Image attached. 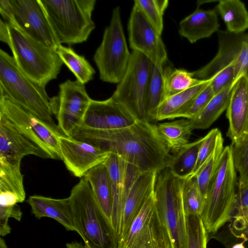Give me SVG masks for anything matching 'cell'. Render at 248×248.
<instances>
[{"label":"cell","instance_id":"19","mask_svg":"<svg viewBox=\"0 0 248 248\" xmlns=\"http://www.w3.org/2000/svg\"><path fill=\"white\" fill-rule=\"evenodd\" d=\"M44 159L51 156L24 135L14 124L0 114V161L21 162L27 155Z\"/></svg>","mask_w":248,"mask_h":248},{"label":"cell","instance_id":"48","mask_svg":"<svg viewBox=\"0 0 248 248\" xmlns=\"http://www.w3.org/2000/svg\"><path fill=\"white\" fill-rule=\"evenodd\" d=\"M245 76L247 77V78L248 79V69L247 70V71L246 72V74H245Z\"/></svg>","mask_w":248,"mask_h":248},{"label":"cell","instance_id":"6","mask_svg":"<svg viewBox=\"0 0 248 248\" xmlns=\"http://www.w3.org/2000/svg\"><path fill=\"white\" fill-rule=\"evenodd\" d=\"M59 42L69 46L86 42L95 28V0H40Z\"/></svg>","mask_w":248,"mask_h":248},{"label":"cell","instance_id":"13","mask_svg":"<svg viewBox=\"0 0 248 248\" xmlns=\"http://www.w3.org/2000/svg\"><path fill=\"white\" fill-rule=\"evenodd\" d=\"M52 99L58 126L64 135L71 137L82 124L92 99L85 85L77 80L60 84L58 95Z\"/></svg>","mask_w":248,"mask_h":248},{"label":"cell","instance_id":"44","mask_svg":"<svg viewBox=\"0 0 248 248\" xmlns=\"http://www.w3.org/2000/svg\"><path fill=\"white\" fill-rule=\"evenodd\" d=\"M232 222V232H244L248 231V213L244 216L233 219Z\"/></svg>","mask_w":248,"mask_h":248},{"label":"cell","instance_id":"27","mask_svg":"<svg viewBox=\"0 0 248 248\" xmlns=\"http://www.w3.org/2000/svg\"><path fill=\"white\" fill-rule=\"evenodd\" d=\"M156 127L159 135L173 154L189 143L193 130L190 120L187 119L158 123Z\"/></svg>","mask_w":248,"mask_h":248},{"label":"cell","instance_id":"30","mask_svg":"<svg viewBox=\"0 0 248 248\" xmlns=\"http://www.w3.org/2000/svg\"><path fill=\"white\" fill-rule=\"evenodd\" d=\"M236 82L215 95L199 114L194 119H190L193 130L208 128L227 109Z\"/></svg>","mask_w":248,"mask_h":248},{"label":"cell","instance_id":"10","mask_svg":"<svg viewBox=\"0 0 248 248\" xmlns=\"http://www.w3.org/2000/svg\"><path fill=\"white\" fill-rule=\"evenodd\" d=\"M117 248H172L170 233L155 204L154 191L119 239Z\"/></svg>","mask_w":248,"mask_h":248},{"label":"cell","instance_id":"39","mask_svg":"<svg viewBox=\"0 0 248 248\" xmlns=\"http://www.w3.org/2000/svg\"><path fill=\"white\" fill-rule=\"evenodd\" d=\"M222 139V134L217 128L212 129L204 137V140L199 149L196 164L191 176L196 175Z\"/></svg>","mask_w":248,"mask_h":248},{"label":"cell","instance_id":"32","mask_svg":"<svg viewBox=\"0 0 248 248\" xmlns=\"http://www.w3.org/2000/svg\"><path fill=\"white\" fill-rule=\"evenodd\" d=\"M56 51L77 80L85 85L93 78L95 71L83 56L77 53L71 47L62 45L57 48Z\"/></svg>","mask_w":248,"mask_h":248},{"label":"cell","instance_id":"24","mask_svg":"<svg viewBox=\"0 0 248 248\" xmlns=\"http://www.w3.org/2000/svg\"><path fill=\"white\" fill-rule=\"evenodd\" d=\"M20 163L0 161V206H14L25 199Z\"/></svg>","mask_w":248,"mask_h":248},{"label":"cell","instance_id":"34","mask_svg":"<svg viewBox=\"0 0 248 248\" xmlns=\"http://www.w3.org/2000/svg\"><path fill=\"white\" fill-rule=\"evenodd\" d=\"M182 199L186 216H201L204 210L205 199L200 191L195 176L185 180Z\"/></svg>","mask_w":248,"mask_h":248},{"label":"cell","instance_id":"16","mask_svg":"<svg viewBox=\"0 0 248 248\" xmlns=\"http://www.w3.org/2000/svg\"><path fill=\"white\" fill-rule=\"evenodd\" d=\"M127 29L129 43L132 50L141 53L156 64L164 65L168 56L161 34L135 3Z\"/></svg>","mask_w":248,"mask_h":248},{"label":"cell","instance_id":"45","mask_svg":"<svg viewBox=\"0 0 248 248\" xmlns=\"http://www.w3.org/2000/svg\"><path fill=\"white\" fill-rule=\"evenodd\" d=\"M67 248H86L85 246L76 241L66 244Z\"/></svg>","mask_w":248,"mask_h":248},{"label":"cell","instance_id":"22","mask_svg":"<svg viewBox=\"0 0 248 248\" xmlns=\"http://www.w3.org/2000/svg\"><path fill=\"white\" fill-rule=\"evenodd\" d=\"M219 26L215 9L204 10L197 7L192 13L180 22L179 33L193 44L217 32Z\"/></svg>","mask_w":248,"mask_h":248},{"label":"cell","instance_id":"23","mask_svg":"<svg viewBox=\"0 0 248 248\" xmlns=\"http://www.w3.org/2000/svg\"><path fill=\"white\" fill-rule=\"evenodd\" d=\"M27 202L36 218H53L67 230L76 232L68 198L56 199L35 195L30 196Z\"/></svg>","mask_w":248,"mask_h":248},{"label":"cell","instance_id":"42","mask_svg":"<svg viewBox=\"0 0 248 248\" xmlns=\"http://www.w3.org/2000/svg\"><path fill=\"white\" fill-rule=\"evenodd\" d=\"M248 213V186L243 187H237L231 220L241 217Z\"/></svg>","mask_w":248,"mask_h":248},{"label":"cell","instance_id":"37","mask_svg":"<svg viewBox=\"0 0 248 248\" xmlns=\"http://www.w3.org/2000/svg\"><path fill=\"white\" fill-rule=\"evenodd\" d=\"M187 248H207V232L201 216L186 215Z\"/></svg>","mask_w":248,"mask_h":248},{"label":"cell","instance_id":"25","mask_svg":"<svg viewBox=\"0 0 248 248\" xmlns=\"http://www.w3.org/2000/svg\"><path fill=\"white\" fill-rule=\"evenodd\" d=\"M210 79L202 80L193 87L167 97L157 112L155 121L184 118L197 96L209 83Z\"/></svg>","mask_w":248,"mask_h":248},{"label":"cell","instance_id":"33","mask_svg":"<svg viewBox=\"0 0 248 248\" xmlns=\"http://www.w3.org/2000/svg\"><path fill=\"white\" fill-rule=\"evenodd\" d=\"M164 77L166 98L185 91L202 81L194 78L192 72L183 69H173L169 66L164 68Z\"/></svg>","mask_w":248,"mask_h":248},{"label":"cell","instance_id":"21","mask_svg":"<svg viewBox=\"0 0 248 248\" xmlns=\"http://www.w3.org/2000/svg\"><path fill=\"white\" fill-rule=\"evenodd\" d=\"M157 174L156 171L142 172L133 183L124 205L120 238L127 232L146 201L154 192Z\"/></svg>","mask_w":248,"mask_h":248},{"label":"cell","instance_id":"14","mask_svg":"<svg viewBox=\"0 0 248 248\" xmlns=\"http://www.w3.org/2000/svg\"><path fill=\"white\" fill-rule=\"evenodd\" d=\"M0 114L53 159L62 160L60 137L41 121L9 99L0 96Z\"/></svg>","mask_w":248,"mask_h":248},{"label":"cell","instance_id":"8","mask_svg":"<svg viewBox=\"0 0 248 248\" xmlns=\"http://www.w3.org/2000/svg\"><path fill=\"white\" fill-rule=\"evenodd\" d=\"M119 6L112 11L110 21L105 29L102 42L93 60L104 82L119 83L123 78L130 59Z\"/></svg>","mask_w":248,"mask_h":248},{"label":"cell","instance_id":"28","mask_svg":"<svg viewBox=\"0 0 248 248\" xmlns=\"http://www.w3.org/2000/svg\"><path fill=\"white\" fill-rule=\"evenodd\" d=\"M165 98L163 65L151 62L144 102L145 112L150 122L155 121L158 108Z\"/></svg>","mask_w":248,"mask_h":248},{"label":"cell","instance_id":"41","mask_svg":"<svg viewBox=\"0 0 248 248\" xmlns=\"http://www.w3.org/2000/svg\"><path fill=\"white\" fill-rule=\"evenodd\" d=\"M215 95L209 82L197 96L190 108L186 113L184 118L191 120L195 118L206 107Z\"/></svg>","mask_w":248,"mask_h":248},{"label":"cell","instance_id":"1","mask_svg":"<svg viewBox=\"0 0 248 248\" xmlns=\"http://www.w3.org/2000/svg\"><path fill=\"white\" fill-rule=\"evenodd\" d=\"M71 137L115 154L140 172L168 168L172 155L159 135L156 124L138 120L122 129L100 130L79 127Z\"/></svg>","mask_w":248,"mask_h":248},{"label":"cell","instance_id":"36","mask_svg":"<svg viewBox=\"0 0 248 248\" xmlns=\"http://www.w3.org/2000/svg\"><path fill=\"white\" fill-rule=\"evenodd\" d=\"M134 3L141 9L147 18L162 34L163 15L169 5L168 0H135Z\"/></svg>","mask_w":248,"mask_h":248},{"label":"cell","instance_id":"17","mask_svg":"<svg viewBox=\"0 0 248 248\" xmlns=\"http://www.w3.org/2000/svg\"><path fill=\"white\" fill-rule=\"evenodd\" d=\"M137 121L125 108L111 96L105 100L92 99L80 126L113 130L130 126Z\"/></svg>","mask_w":248,"mask_h":248},{"label":"cell","instance_id":"47","mask_svg":"<svg viewBox=\"0 0 248 248\" xmlns=\"http://www.w3.org/2000/svg\"><path fill=\"white\" fill-rule=\"evenodd\" d=\"M0 248H8L2 237L0 238Z\"/></svg>","mask_w":248,"mask_h":248},{"label":"cell","instance_id":"2","mask_svg":"<svg viewBox=\"0 0 248 248\" xmlns=\"http://www.w3.org/2000/svg\"><path fill=\"white\" fill-rule=\"evenodd\" d=\"M0 96L31 114L59 136H65L53 120L52 98L46 88L28 78L17 67L13 56L0 49Z\"/></svg>","mask_w":248,"mask_h":248},{"label":"cell","instance_id":"9","mask_svg":"<svg viewBox=\"0 0 248 248\" xmlns=\"http://www.w3.org/2000/svg\"><path fill=\"white\" fill-rule=\"evenodd\" d=\"M0 13L31 39L55 50L61 45L40 0H0Z\"/></svg>","mask_w":248,"mask_h":248},{"label":"cell","instance_id":"35","mask_svg":"<svg viewBox=\"0 0 248 248\" xmlns=\"http://www.w3.org/2000/svg\"><path fill=\"white\" fill-rule=\"evenodd\" d=\"M224 148L222 139L218 142L212 154L195 175L200 191L205 200L209 184L217 170Z\"/></svg>","mask_w":248,"mask_h":248},{"label":"cell","instance_id":"43","mask_svg":"<svg viewBox=\"0 0 248 248\" xmlns=\"http://www.w3.org/2000/svg\"><path fill=\"white\" fill-rule=\"evenodd\" d=\"M22 216L20 207L17 204L12 206H0V222L7 223L10 217H13L20 221Z\"/></svg>","mask_w":248,"mask_h":248},{"label":"cell","instance_id":"29","mask_svg":"<svg viewBox=\"0 0 248 248\" xmlns=\"http://www.w3.org/2000/svg\"><path fill=\"white\" fill-rule=\"evenodd\" d=\"M215 9L224 22L227 31L240 34L248 29V12L242 1L221 0Z\"/></svg>","mask_w":248,"mask_h":248},{"label":"cell","instance_id":"18","mask_svg":"<svg viewBox=\"0 0 248 248\" xmlns=\"http://www.w3.org/2000/svg\"><path fill=\"white\" fill-rule=\"evenodd\" d=\"M59 139L62 160L77 177H83L89 170L104 163L110 154L71 137L61 136Z\"/></svg>","mask_w":248,"mask_h":248},{"label":"cell","instance_id":"11","mask_svg":"<svg viewBox=\"0 0 248 248\" xmlns=\"http://www.w3.org/2000/svg\"><path fill=\"white\" fill-rule=\"evenodd\" d=\"M151 65V61L146 56L132 50L126 72L111 96L141 121H149L144 102Z\"/></svg>","mask_w":248,"mask_h":248},{"label":"cell","instance_id":"15","mask_svg":"<svg viewBox=\"0 0 248 248\" xmlns=\"http://www.w3.org/2000/svg\"><path fill=\"white\" fill-rule=\"evenodd\" d=\"M104 163L108 169L111 185V226L119 240L125 203L133 183L141 172L113 153L110 154Z\"/></svg>","mask_w":248,"mask_h":248},{"label":"cell","instance_id":"40","mask_svg":"<svg viewBox=\"0 0 248 248\" xmlns=\"http://www.w3.org/2000/svg\"><path fill=\"white\" fill-rule=\"evenodd\" d=\"M236 82V67L234 64H231L213 76L210 79L209 84L216 95Z\"/></svg>","mask_w":248,"mask_h":248},{"label":"cell","instance_id":"31","mask_svg":"<svg viewBox=\"0 0 248 248\" xmlns=\"http://www.w3.org/2000/svg\"><path fill=\"white\" fill-rule=\"evenodd\" d=\"M204 137L189 143L179 152L172 155L168 168L175 176L184 179L191 176Z\"/></svg>","mask_w":248,"mask_h":248},{"label":"cell","instance_id":"38","mask_svg":"<svg viewBox=\"0 0 248 248\" xmlns=\"http://www.w3.org/2000/svg\"><path fill=\"white\" fill-rule=\"evenodd\" d=\"M233 165L239 173L237 187L248 186V140L240 146L232 145Z\"/></svg>","mask_w":248,"mask_h":248},{"label":"cell","instance_id":"7","mask_svg":"<svg viewBox=\"0 0 248 248\" xmlns=\"http://www.w3.org/2000/svg\"><path fill=\"white\" fill-rule=\"evenodd\" d=\"M185 180L166 168L157 172L154 187L155 204L170 233L172 248H187L186 216L182 199Z\"/></svg>","mask_w":248,"mask_h":248},{"label":"cell","instance_id":"46","mask_svg":"<svg viewBox=\"0 0 248 248\" xmlns=\"http://www.w3.org/2000/svg\"><path fill=\"white\" fill-rule=\"evenodd\" d=\"M232 248H246V247L244 245V242L243 241L242 242L234 244L232 245Z\"/></svg>","mask_w":248,"mask_h":248},{"label":"cell","instance_id":"4","mask_svg":"<svg viewBox=\"0 0 248 248\" xmlns=\"http://www.w3.org/2000/svg\"><path fill=\"white\" fill-rule=\"evenodd\" d=\"M77 232L86 248H117L118 239L83 177L68 197Z\"/></svg>","mask_w":248,"mask_h":248},{"label":"cell","instance_id":"20","mask_svg":"<svg viewBox=\"0 0 248 248\" xmlns=\"http://www.w3.org/2000/svg\"><path fill=\"white\" fill-rule=\"evenodd\" d=\"M226 110L227 136L232 145L240 146L248 140V79L245 75L235 83Z\"/></svg>","mask_w":248,"mask_h":248},{"label":"cell","instance_id":"12","mask_svg":"<svg viewBox=\"0 0 248 248\" xmlns=\"http://www.w3.org/2000/svg\"><path fill=\"white\" fill-rule=\"evenodd\" d=\"M217 32L219 45L216 55L206 65L192 72L193 76L208 80L223 69L234 64L237 81L245 75L248 68V33L235 34L227 30Z\"/></svg>","mask_w":248,"mask_h":248},{"label":"cell","instance_id":"26","mask_svg":"<svg viewBox=\"0 0 248 248\" xmlns=\"http://www.w3.org/2000/svg\"><path fill=\"white\" fill-rule=\"evenodd\" d=\"M83 177L90 184L98 204L111 225V185L107 167L104 163L99 164L87 171Z\"/></svg>","mask_w":248,"mask_h":248},{"label":"cell","instance_id":"3","mask_svg":"<svg viewBox=\"0 0 248 248\" xmlns=\"http://www.w3.org/2000/svg\"><path fill=\"white\" fill-rule=\"evenodd\" d=\"M0 40L9 46L21 71L35 83L46 88L57 78L63 63L55 49L31 39L2 19Z\"/></svg>","mask_w":248,"mask_h":248},{"label":"cell","instance_id":"5","mask_svg":"<svg viewBox=\"0 0 248 248\" xmlns=\"http://www.w3.org/2000/svg\"><path fill=\"white\" fill-rule=\"evenodd\" d=\"M237 183L231 144L224 148L217 170L209 184L201 216L208 233L216 232L231 220Z\"/></svg>","mask_w":248,"mask_h":248}]
</instances>
